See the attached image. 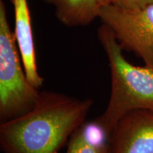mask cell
<instances>
[{"label":"cell","instance_id":"obj_1","mask_svg":"<svg viewBox=\"0 0 153 153\" xmlns=\"http://www.w3.org/2000/svg\"><path fill=\"white\" fill-rule=\"evenodd\" d=\"M92 105L91 99L41 92L31 110L1 123V150L4 153H57L85 123Z\"/></svg>","mask_w":153,"mask_h":153},{"label":"cell","instance_id":"obj_2","mask_svg":"<svg viewBox=\"0 0 153 153\" xmlns=\"http://www.w3.org/2000/svg\"><path fill=\"white\" fill-rule=\"evenodd\" d=\"M98 36L109 62L111 89L106 109L94 121L109 136L118 122L128 113L153 111V68L130 63L114 33L105 25L99 28Z\"/></svg>","mask_w":153,"mask_h":153},{"label":"cell","instance_id":"obj_3","mask_svg":"<svg viewBox=\"0 0 153 153\" xmlns=\"http://www.w3.org/2000/svg\"><path fill=\"white\" fill-rule=\"evenodd\" d=\"M28 79L11 31L5 5L0 1V120L1 123L28 113L40 92Z\"/></svg>","mask_w":153,"mask_h":153},{"label":"cell","instance_id":"obj_4","mask_svg":"<svg viewBox=\"0 0 153 153\" xmlns=\"http://www.w3.org/2000/svg\"><path fill=\"white\" fill-rule=\"evenodd\" d=\"M99 17L122 48L134 53L145 65L153 68V4L133 9L104 6L99 8Z\"/></svg>","mask_w":153,"mask_h":153},{"label":"cell","instance_id":"obj_5","mask_svg":"<svg viewBox=\"0 0 153 153\" xmlns=\"http://www.w3.org/2000/svg\"><path fill=\"white\" fill-rule=\"evenodd\" d=\"M108 140L109 153H153V111L137 110L125 115Z\"/></svg>","mask_w":153,"mask_h":153},{"label":"cell","instance_id":"obj_6","mask_svg":"<svg viewBox=\"0 0 153 153\" xmlns=\"http://www.w3.org/2000/svg\"><path fill=\"white\" fill-rule=\"evenodd\" d=\"M14 7L15 30L17 45L24 68L30 83L37 89L43 84V78L38 73L33 30L27 0H11Z\"/></svg>","mask_w":153,"mask_h":153},{"label":"cell","instance_id":"obj_7","mask_svg":"<svg viewBox=\"0 0 153 153\" xmlns=\"http://www.w3.org/2000/svg\"><path fill=\"white\" fill-rule=\"evenodd\" d=\"M56 9V15L68 26H85L99 17V7L96 0H45Z\"/></svg>","mask_w":153,"mask_h":153},{"label":"cell","instance_id":"obj_8","mask_svg":"<svg viewBox=\"0 0 153 153\" xmlns=\"http://www.w3.org/2000/svg\"><path fill=\"white\" fill-rule=\"evenodd\" d=\"M109 137L95 121L85 123L70 137L66 153H109Z\"/></svg>","mask_w":153,"mask_h":153},{"label":"cell","instance_id":"obj_9","mask_svg":"<svg viewBox=\"0 0 153 153\" xmlns=\"http://www.w3.org/2000/svg\"><path fill=\"white\" fill-rule=\"evenodd\" d=\"M100 8L104 6H115L125 9H137L153 4V0H96Z\"/></svg>","mask_w":153,"mask_h":153}]
</instances>
